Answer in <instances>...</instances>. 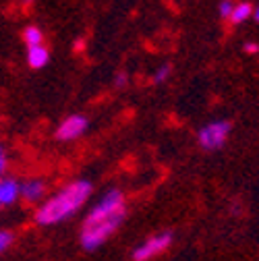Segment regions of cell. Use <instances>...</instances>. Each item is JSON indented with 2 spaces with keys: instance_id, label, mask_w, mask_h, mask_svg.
Listing matches in <instances>:
<instances>
[{
  "instance_id": "6da1fadb",
  "label": "cell",
  "mask_w": 259,
  "mask_h": 261,
  "mask_svg": "<svg viewBox=\"0 0 259 261\" xmlns=\"http://www.w3.org/2000/svg\"><path fill=\"white\" fill-rule=\"evenodd\" d=\"M126 207L120 191H108L104 197L91 207L81 224V245L85 251H93L104 245L124 222Z\"/></svg>"
},
{
  "instance_id": "7a4b0ae2",
  "label": "cell",
  "mask_w": 259,
  "mask_h": 261,
  "mask_svg": "<svg viewBox=\"0 0 259 261\" xmlns=\"http://www.w3.org/2000/svg\"><path fill=\"white\" fill-rule=\"evenodd\" d=\"M91 191L93 187L89 180H73L40 205L36 212V222L40 226H52L69 220L85 205V201L91 197Z\"/></svg>"
},
{
  "instance_id": "3957f363",
  "label": "cell",
  "mask_w": 259,
  "mask_h": 261,
  "mask_svg": "<svg viewBox=\"0 0 259 261\" xmlns=\"http://www.w3.org/2000/svg\"><path fill=\"white\" fill-rule=\"evenodd\" d=\"M230 122L228 120H214V122H208L205 126L199 128L197 133V141L199 145L205 149V151H214V149H220L226 139L230 135Z\"/></svg>"
},
{
  "instance_id": "277c9868",
  "label": "cell",
  "mask_w": 259,
  "mask_h": 261,
  "mask_svg": "<svg viewBox=\"0 0 259 261\" xmlns=\"http://www.w3.org/2000/svg\"><path fill=\"white\" fill-rule=\"evenodd\" d=\"M172 243V234L170 232H160L151 239H147L145 243H141L135 251H133V261H149L153 257H158L160 253H164Z\"/></svg>"
},
{
  "instance_id": "5b68a950",
  "label": "cell",
  "mask_w": 259,
  "mask_h": 261,
  "mask_svg": "<svg viewBox=\"0 0 259 261\" xmlns=\"http://www.w3.org/2000/svg\"><path fill=\"white\" fill-rule=\"evenodd\" d=\"M87 116L83 114H71L67 116L56 128V139L58 141H73V139H79L85 130H87Z\"/></svg>"
},
{
  "instance_id": "8992f818",
  "label": "cell",
  "mask_w": 259,
  "mask_h": 261,
  "mask_svg": "<svg viewBox=\"0 0 259 261\" xmlns=\"http://www.w3.org/2000/svg\"><path fill=\"white\" fill-rule=\"evenodd\" d=\"M44 195H46V185L42 180H25L19 187V197H23L27 203H36L44 199Z\"/></svg>"
},
{
  "instance_id": "52a82bcc",
  "label": "cell",
  "mask_w": 259,
  "mask_h": 261,
  "mask_svg": "<svg viewBox=\"0 0 259 261\" xmlns=\"http://www.w3.org/2000/svg\"><path fill=\"white\" fill-rule=\"evenodd\" d=\"M19 182L15 178L0 176V205H13L19 199Z\"/></svg>"
},
{
  "instance_id": "ba28073f",
  "label": "cell",
  "mask_w": 259,
  "mask_h": 261,
  "mask_svg": "<svg viewBox=\"0 0 259 261\" xmlns=\"http://www.w3.org/2000/svg\"><path fill=\"white\" fill-rule=\"evenodd\" d=\"M50 60V50L46 46H36L27 50V64L31 69H44Z\"/></svg>"
},
{
  "instance_id": "9c48e42d",
  "label": "cell",
  "mask_w": 259,
  "mask_h": 261,
  "mask_svg": "<svg viewBox=\"0 0 259 261\" xmlns=\"http://www.w3.org/2000/svg\"><path fill=\"white\" fill-rule=\"evenodd\" d=\"M23 42L27 44V48H36V46H44V34L42 29L36 25H29L23 29Z\"/></svg>"
},
{
  "instance_id": "30bf717a",
  "label": "cell",
  "mask_w": 259,
  "mask_h": 261,
  "mask_svg": "<svg viewBox=\"0 0 259 261\" xmlns=\"http://www.w3.org/2000/svg\"><path fill=\"white\" fill-rule=\"evenodd\" d=\"M251 17H253V5L251 3H239V5H235L228 21H232L235 25H241V23L249 21Z\"/></svg>"
},
{
  "instance_id": "8fae6325",
  "label": "cell",
  "mask_w": 259,
  "mask_h": 261,
  "mask_svg": "<svg viewBox=\"0 0 259 261\" xmlns=\"http://www.w3.org/2000/svg\"><path fill=\"white\" fill-rule=\"evenodd\" d=\"M170 73H172V67H170V64H162V67L156 69L151 81H153V83H164V81L170 77Z\"/></svg>"
},
{
  "instance_id": "7c38bea8",
  "label": "cell",
  "mask_w": 259,
  "mask_h": 261,
  "mask_svg": "<svg viewBox=\"0 0 259 261\" xmlns=\"http://www.w3.org/2000/svg\"><path fill=\"white\" fill-rule=\"evenodd\" d=\"M232 9H235L232 0H220V5H218V13H220V17H222V19H230Z\"/></svg>"
},
{
  "instance_id": "4fadbf2b",
  "label": "cell",
  "mask_w": 259,
  "mask_h": 261,
  "mask_svg": "<svg viewBox=\"0 0 259 261\" xmlns=\"http://www.w3.org/2000/svg\"><path fill=\"white\" fill-rule=\"evenodd\" d=\"M11 243H13V234L9 230H0V253L7 251L11 247Z\"/></svg>"
},
{
  "instance_id": "5bb4252c",
  "label": "cell",
  "mask_w": 259,
  "mask_h": 261,
  "mask_svg": "<svg viewBox=\"0 0 259 261\" xmlns=\"http://www.w3.org/2000/svg\"><path fill=\"white\" fill-rule=\"evenodd\" d=\"M7 164H9V160H7V151H5V147H3V145H0V176L5 174Z\"/></svg>"
},
{
  "instance_id": "9a60e30c",
  "label": "cell",
  "mask_w": 259,
  "mask_h": 261,
  "mask_svg": "<svg viewBox=\"0 0 259 261\" xmlns=\"http://www.w3.org/2000/svg\"><path fill=\"white\" fill-rule=\"evenodd\" d=\"M128 83V77H126V73H118L116 77H114V85L116 87H124Z\"/></svg>"
},
{
  "instance_id": "2e32d148",
  "label": "cell",
  "mask_w": 259,
  "mask_h": 261,
  "mask_svg": "<svg viewBox=\"0 0 259 261\" xmlns=\"http://www.w3.org/2000/svg\"><path fill=\"white\" fill-rule=\"evenodd\" d=\"M243 48H245V52H249V54H257V52H259V44H257V42H247Z\"/></svg>"
},
{
  "instance_id": "e0dca14e",
  "label": "cell",
  "mask_w": 259,
  "mask_h": 261,
  "mask_svg": "<svg viewBox=\"0 0 259 261\" xmlns=\"http://www.w3.org/2000/svg\"><path fill=\"white\" fill-rule=\"evenodd\" d=\"M81 48H85V40H77V42H75V50L79 52Z\"/></svg>"
},
{
  "instance_id": "ac0fdd59",
  "label": "cell",
  "mask_w": 259,
  "mask_h": 261,
  "mask_svg": "<svg viewBox=\"0 0 259 261\" xmlns=\"http://www.w3.org/2000/svg\"><path fill=\"white\" fill-rule=\"evenodd\" d=\"M253 19H255V21L259 23V5H257V7L253 9Z\"/></svg>"
},
{
  "instance_id": "d6986e66",
  "label": "cell",
  "mask_w": 259,
  "mask_h": 261,
  "mask_svg": "<svg viewBox=\"0 0 259 261\" xmlns=\"http://www.w3.org/2000/svg\"><path fill=\"white\" fill-rule=\"evenodd\" d=\"M0 207H3V205H0Z\"/></svg>"
}]
</instances>
